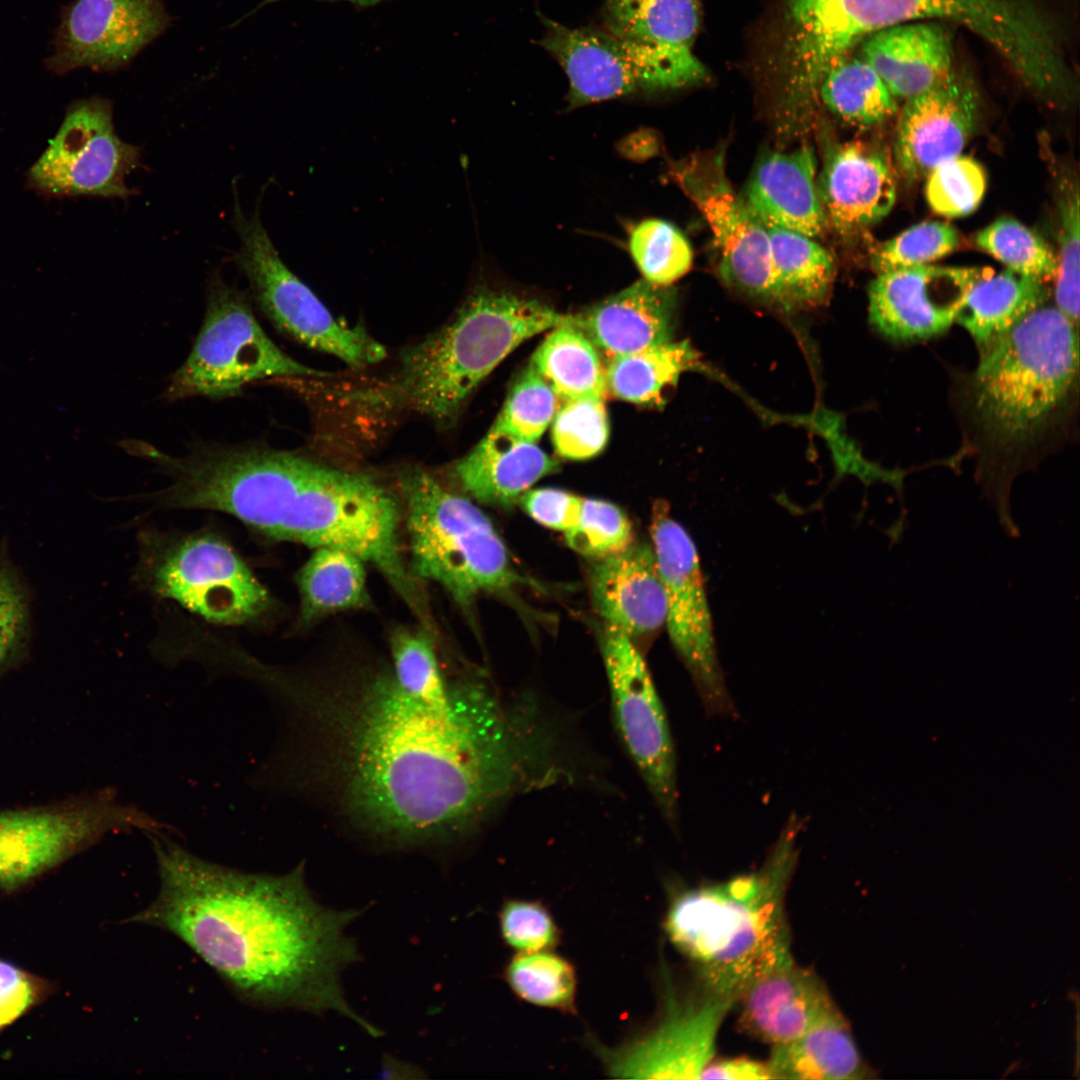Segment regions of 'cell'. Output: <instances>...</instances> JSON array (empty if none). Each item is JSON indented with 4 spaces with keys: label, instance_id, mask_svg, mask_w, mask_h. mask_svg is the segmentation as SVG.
I'll use <instances>...</instances> for the list:
<instances>
[{
    "label": "cell",
    "instance_id": "32",
    "mask_svg": "<svg viewBox=\"0 0 1080 1080\" xmlns=\"http://www.w3.org/2000/svg\"><path fill=\"white\" fill-rule=\"evenodd\" d=\"M766 229L778 304L792 309L823 303L835 274L830 252L804 234L776 227Z\"/></svg>",
    "mask_w": 1080,
    "mask_h": 1080
},
{
    "label": "cell",
    "instance_id": "5",
    "mask_svg": "<svg viewBox=\"0 0 1080 1080\" xmlns=\"http://www.w3.org/2000/svg\"><path fill=\"white\" fill-rule=\"evenodd\" d=\"M1077 327L1045 303L982 352L971 377L969 405L983 442L1015 460L1035 444L1076 385Z\"/></svg>",
    "mask_w": 1080,
    "mask_h": 1080
},
{
    "label": "cell",
    "instance_id": "3",
    "mask_svg": "<svg viewBox=\"0 0 1080 1080\" xmlns=\"http://www.w3.org/2000/svg\"><path fill=\"white\" fill-rule=\"evenodd\" d=\"M799 826L790 818L758 871L688 890L668 911V936L696 966L702 988L734 1004L754 982L794 961L784 899Z\"/></svg>",
    "mask_w": 1080,
    "mask_h": 1080
},
{
    "label": "cell",
    "instance_id": "44",
    "mask_svg": "<svg viewBox=\"0 0 1080 1080\" xmlns=\"http://www.w3.org/2000/svg\"><path fill=\"white\" fill-rule=\"evenodd\" d=\"M958 243V232L950 224L922 222L881 245L872 264L878 273L927 265L950 254Z\"/></svg>",
    "mask_w": 1080,
    "mask_h": 1080
},
{
    "label": "cell",
    "instance_id": "6",
    "mask_svg": "<svg viewBox=\"0 0 1080 1080\" xmlns=\"http://www.w3.org/2000/svg\"><path fill=\"white\" fill-rule=\"evenodd\" d=\"M398 482L417 580L439 584L463 609L518 580L504 542L469 498L418 466L402 469Z\"/></svg>",
    "mask_w": 1080,
    "mask_h": 1080
},
{
    "label": "cell",
    "instance_id": "47",
    "mask_svg": "<svg viewBox=\"0 0 1080 1080\" xmlns=\"http://www.w3.org/2000/svg\"><path fill=\"white\" fill-rule=\"evenodd\" d=\"M48 991L46 981L0 958V1031L40 1003Z\"/></svg>",
    "mask_w": 1080,
    "mask_h": 1080
},
{
    "label": "cell",
    "instance_id": "43",
    "mask_svg": "<svg viewBox=\"0 0 1080 1080\" xmlns=\"http://www.w3.org/2000/svg\"><path fill=\"white\" fill-rule=\"evenodd\" d=\"M568 546L579 554L604 558L632 544V525L613 503L583 498L576 524L564 533Z\"/></svg>",
    "mask_w": 1080,
    "mask_h": 1080
},
{
    "label": "cell",
    "instance_id": "37",
    "mask_svg": "<svg viewBox=\"0 0 1080 1080\" xmlns=\"http://www.w3.org/2000/svg\"><path fill=\"white\" fill-rule=\"evenodd\" d=\"M975 242L1009 269L1043 282L1053 280L1057 257L1036 232L1010 217H1001L980 230Z\"/></svg>",
    "mask_w": 1080,
    "mask_h": 1080
},
{
    "label": "cell",
    "instance_id": "36",
    "mask_svg": "<svg viewBox=\"0 0 1080 1080\" xmlns=\"http://www.w3.org/2000/svg\"><path fill=\"white\" fill-rule=\"evenodd\" d=\"M392 673L397 682L417 697L441 701L454 692L460 674L448 676L424 632L399 630L391 639Z\"/></svg>",
    "mask_w": 1080,
    "mask_h": 1080
},
{
    "label": "cell",
    "instance_id": "35",
    "mask_svg": "<svg viewBox=\"0 0 1080 1080\" xmlns=\"http://www.w3.org/2000/svg\"><path fill=\"white\" fill-rule=\"evenodd\" d=\"M629 251L643 278L658 286H670L684 276L693 260L691 245L673 224L645 219L629 234Z\"/></svg>",
    "mask_w": 1080,
    "mask_h": 1080
},
{
    "label": "cell",
    "instance_id": "21",
    "mask_svg": "<svg viewBox=\"0 0 1080 1080\" xmlns=\"http://www.w3.org/2000/svg\"><path fill=\"white\" fill-rule=\"evenodd\" d=\"M735 1003L741 1026L771 1045L798 1038L841 1014L821 979L794 961L754 982Z\"/></svg>",
    "mask_w": 1080,
    "mask_h": 1080
},
{
    "label": "cell",
    "instance_id": "23",
    "mask_svg": "<svg viewBox=\"0 0 1080 1080\" xmlns=\"http://www.w3.org/2000/svg\"><path fill=\"white\" fill-rule=\"evenodd\" d=\"M589 585L597 613L631 639L665 624V593L652 545L632 543L601 558L592 569Z\"/></svg>",
    "mask_w": 1080,
    "mask_h": 1080
},
{
    "label": "cell",
    "instance_id": "34",
    "mask_svg": "<svg viewBox=\"0 0 1080 1080\" xmlns=\"http://www.w3.org/2000/svg\"><path fill=\"white\" fill-rule=\"evenodd\" d=\"M819 101L848 123L874 126L897 111L895 97L862 58H842L824 76Z\"/></svg>",
    "mask_w": 1080,
    "mask_h": 1080
},
{
    "label": "cell",
    "instance_id": "24",
    "mask_svg": "<svg viewBox=\"0 0 1080 1080\" xmlns=\"http://www.w3.org/2000/svg\"><path fill=\"white\" fill-rule=\"evenodd\" d=\"M817 162L811 146L769 152L755 166L742 194L766 227L816 238L828 222L817 192Z\"/></svg>",
    "mask_w": 1080,
    "mask_h": 1080
},
{
    "label": "cell",
    "instance_id": "49",
    "mask_svg": "<svg viewBox=\"0 0 1080 1080\" xmlns=\"http://www.w3.org/2000/svg\"><path fill=\"white\" fill-rule=\"evenodd\" d=\"M700 1079H772L767 1063L746 1057L711 1061L701 1073Z\"/></svg>",
    "mask_w": 1080,
    "mask_h": 1080
},
{
    "label": "cell",
    "instance_id": "1",
    "mask_svg": "<svg viewBox=\"0 0 1080 1080\" xmlns=\"http://www.w3.org/2000/svg\"><path fill=\"white\" fill-rule=\"evenodd\" d=\"M259 687L283 718L262 762L270 789L324 791L350 827L392 848L448 844L561 773L540 704L472 673L442 701L406 691L391 669L320 687L270 667Z\"/></svg>",
    "mask_w": 1080,
    "mask_h": 1080
},
{
    "label": "cell",
    "instance_id": "9",
    "mask_svg": "<svg viewBox=\"0 0 1080 1080\" xmlns=\"http://www.w3.org/2000/svg\"><path fill=\"white\" fill-rule=\"evenodd\" d=\"M537 45L562 67L569 81L568 105L697 86L710 78L697 56L687 57L618 35L601 25L571 28L540 14Z\"/></svg>",
    "mask_w": 1080,
    "mask_h": 1080
},
{
    "label": "cell",
    "instance_id": "42",
    "mask_svg": "<svg viewBox=\"0 0 1080 1080\" xmlns=\"http://www.w3.org/2000/svg\"><path fill=\"white\" fill-rule=\"evenodd\" d=\"M986 176L981 165L957 156L936 166L928 175L926 198L939 215L954 218L972 213L982 201Z\"/></svg>",
    "mask_w": 1080,
    "mask_h": 1080
},
{
    "label": "cell",
    "instance_id": "19",
    "mask_svg": "<svg viewBox=\"0 0 1080 1080\" xmlns=\"http://www.w3.org/2000/svg\"><path fill=\"white\" fill-rule=\"evenodd\" d=\"M978 112L979 95L966 72L953 70L929 90L908 99L894 143L902 175L916 181L959 156L976 127Z\"/></svg>",
    "mask_w": 1080,
    "mask_h": 1080
},
{
    "label": "cell",
    "instance_id": "46",
    "mask_svg": "<svg viewBox=\"0 0 1080 1080\" xmlns=\"http://www.w3.org/2000/svg\"><path fill=\"white\" fill-rule=\"evenodd\" d=\"M25 594L7 570L0 568V674L23 653L28 637Z\"/></svg>",
    "mask_w": 1080,
    "mask_h": 1080
},
{
    "label": "cell",
    "instance_id": "7",
    "mask_svg": "<svg viewBox=\"0 0 1080 1080\" xmlns=\"http://www.w3.org/2000/svg\"><path fill=\"white\" fill-rule=\"evenodd\" d=\"M327 373L284 353L257 321L250 298L214 274L206 310L193 347L169 378L162 398H230L256 381L271 378H322Z\"/></svg>",
    "mask_w": 1080,
    "mask_h": 1080
},
{
    "label": "cell",
    "instance_id": "38",
    "mask_svg": "<svg viewBox=\"0 0 1080 1080\" xmlns=\"http://www.w3.org/2000/svg\"><path fill=\"white\" fill-rule=\"evenodd\" d=\"M512 990L535 1005L568 1009L575 996V973L560 956L545 951L521 952L506 969Z\"/></svg>",
    "mask_w": 1080,
    "mask_h": 1080
},
{
    "label": "cell",
    "instance_id": "12",
    "mask_svg": "<svg viewBox=\"0 0 1080 1080\" xmlns=\"http://www.w3.org/2000/svg\"><path fill=\"white\" fill-rule=\"evenodd\" d=\"M652 547L662 579L671 642L691 674L708 712L730 714L733 706L718 661L713 622L698 551L689 533L657 506L651 521Z\"/></svg>",
    "mask_w": 1080,
    "mask_h": 1080
},
{
    "label": "cell",
    "instance_id": "16",
    "mask_svg": "<svg viewBox=\"0 0 1080 1080\" xmlns=\"http://www.w3.org/2000/svg\"><path fill=\"white\" fill-rule=\"evenodd\" d=\"M172 21L163 0H74L64 7L47 68L125 69Z\"/></svg>",
    "mask_w": 1080,
    "mask_h": 1080
},
{
    "label": "cell",
    "instance_id": "8",
    "mask_svg": "<svg viewBox=\"0 0 1080 1080\" xmlns=\"http://www.w3.org/2000/svg\"><path fill=\"white\" fill-rule=\"evenodd\" d=\"M136 576L152 594L212 624L255 623L272 608L268 590L246 562L210 532L145 533Z\"/></svg>",
    "mask_w": 1080,
    "mask_h": 1080
},
{
    "label": "cell",
    "instance_id": "39",
    "mask_svg": "<svg viewBox=\"0 0 1080 1080\" xmlns=\"http://www.w3.org/2000/svg\"><path fill=\"white\" fill-rule=\"evenodd\" d=\"M559 398L529 364L514 383L492 428L536 443L551 424Z\"/></svg>",
    "mask_w": 1080,
    "mask_h": 1080
},
{
    "label": "cell",
    "instance_id": "29",
    "mask_svg": "<svg viewBox=\"0 0 1080 1080\" xmlns=\"http://www.w3.org/2000/svg\"><path fill=\"white\" fill-rule=\"evenodd\" d=\"M601 26L615 35L693 57L700 0H605Z\"/></svg>",
    "mask_w": 1080,
    "mask_h": 1080
},
{
    "label": "cell",
    "instance_id": "26",
    "mask_svg": "<svg viewBox=\"0 0 1080 1080\" xmlns=\"http://www.w3.org/2000/svg\"><path fill=\"white\" fill-rule=\"evenodd\" d=\"M557 470L558 463L536 443L491 428L451 472L461 490L477 502L505 507Z\"/></svg>",
    "mask_w": 1080,
    "mask_h": 1080
},
{
    "label": "cell",
    "instance_id": "28",
    "mask_svg": "<svg viewBox=\"0 0 1080 1080\" xmlns=\"http://www.w3.org/2000/svg\"><path fill=\"white\" fill-rule=\"evenodd\" d=\"M772 1079H863L874 1077L841 1013L791 1041L772 1045Z\"/></svg>",
    "mask_w": 1080,
    "mask_h": 1080
},
{
    "label": "cell",
    "instance_id": "10",
    "mask_svg": "<svg viewBox=\"0 0 1080 1080\" xmlns=\"http://www.w3.org/2000/svg\"><path fill=\"white\" fill-rule=\"evenodd\" d=\"M174 828L105 788L61 804L0 811V890H16L110 833Z\"/></svg>",
    "mask_w": 1080,
    "mask_h": 1080
},
{
    "label": "cell",
    "instance_id": "17",
    "mask_svg": "<svg viewBox=\"0 0 1080 1080\" xmlns=\"http://www.w3.org/2000/svg\"><path fill=\"white\" fill-rule=\"evenodd\" d=\"M991 272L927 264L878 273L868 287L869 320L893 341L939 335L956 321L973 284Z\"/></svg>",
    "mask_w": 1080,
    "mask_h": 1080
},
{
    "label": "cell",
    "instance_id": "14",
    "mask_svg": "<svg viewBox=\"0 0 1080 1080\" xmlns=\"http://www.w3.org/2000/svg\"><path fill=\"white\" fill-rule=\"evenodd\" d=\"M669 175L706 220L723 280L748 295L778 303L767 229L733 189L724 148L690 154L672 163Z\"/></svg>",
    "mask_w": 1080,
    "mask_h": 1080
},
{
    "label": "cell",
    "instance_id": "50",
    "mask_svg": "<svg viewBox=\"0 0 1080 1080\" xmlns=\"http://www.w3.org/2000/svg\"><path fill=\"white\" fill-rule=\"evenodd\" d=\"M276 1H279V0H264L261 3L260 6L266 5V4H269V3H273V2H276ZM319 1H347V2H350L351 4H353L356 7L366 8V7H373V6L381 3L384 0H319Z\"/></svg>",
    "mask_w": 1080,
    "mask_h": 1080
},
{
    "label": "cell",
    "instance_id": "27",
    "mask_svg": "<svg viewBox=\"0 0 1080 1080\" xmlns=\"http://www.w3.org/2000/svg\"><path fill=\"white\" fill-rule=\"evenodd\" d=\"M1044 282L1007 268L980 278L969 289L956 321L987 350L1034 309L1044 304Z\"/></svg>",
    "mask_w": 1080,
    "mask_h": 1080
},
{
    "label": "cell",
    "instance_id": "48",
    "mask_svg": "<svg viewBox=\"0 0 1080 1080\" xmlns=\"http://www.w3.org/2000/svg\"><path fill=\"white\" fill-rule=\"evenodd\" d=\"M582 500L564 490L542 488L526 491L518 501L536 522L565 533L576 524Z\"/></svg>",
    "mask_w": 1080,
    "mask_h": 1080
},
{
    "label": "cell",
    "instance_id": "45",
    "mask_svg": "<svg viewBox=\"0 0 1080 1080\" xmlns=\"http://www.w3.org/2000/svg\"><path fill=\"white\" fill-rule=\"evenodd\" d=\"M500 927L505 941L520 952L546 950L558 937L550 914L536 902H507L500 913Z\"/></svg>",
    "mask_w": 1080,
    "mask_h": 1080
},
{
    "label": "cell",
    "instance_id": "11",
    "mask_svg": "<svg viewBox=\"0 0 1080 1080\" xmlns=\"http://www.w3.org/2000/svg\"><path fill=\"white\" fill-rule=\"evenodd\" d=\"M240 248L234 255L268 320L297 342L360 369L386 357L385 347L361 325L335 319L315 293L282 261L258 211L247 216L235 193L233 217Z\"/></svg>",
    "mask_w": 1080,
    "mask_h": 1080
},
{
    "label": "cell",
    "instance_id": "22",
    "mask_svg": "<svg viewBox=\"0 0 1080 1080\" xmlns=\"http://www.w3.org/2000/svg\"><path fill=\"white\" fill-rule=\"evenodd\" d=\"M676 311V294L669 286L654 285L645 279L591 306L568 316L607 362L671 341Z\"/></svg>",
    "mask_w": 1080,
    "mask_h": 1080
},
{
    "label": "cell",
    "instance_id": "30",
    "mask_svg": "<svg viewBox=\"0 0 1080 1080\" xmlns=\"http://www.w3.org/2000/svg\"><path fill=\"white\" fill-rule=\"evenodd\" d=\"M530 365L553 389L559 401L605 400L606 371L593 343L568 322L554 327L533 354Z\"/></svg>",
    "mask_w": 1080,
    "mask_h": 1080
},
{
    "label": "cell",
    "instance_id": "2",
    "mask_svg": "<svg viewBox=\"0 0 1080 1080\" xmlns=\"http://www.w3.org/2000/svg\"><path fill=\"white\" fill-rule=\"evenodd\" d=\"M147 836L159 891L128 922L180 939L250 1005L336 1012L370 1036L382 1034L348 1004L341 986L344 970L360 960L346 929L362 910L318 902L303 863L281 875L249 873L205 860L167 833Z\"/></svg>",
    "mask_w": 1080,
    "mask_h": 1080
},
{
    "label": "cell",
    "instance_id": "31",
    "mask_svg": "<svg viewBox=\"0 0 1080 1080\" xmlns=\"http://www.w3.org/2000/svg\"><path fill=\"white\" fill-rule=\"evenodd\" d=\"M364 561L347 550L320 547L298 571L300 621L366 606L369 601Z\"/></svg>",
    "mask_w": 1080,
    "mask_h": 1080
},
{
    "label": "cell",
    "instance_id": "41",
    "mask_svg": "<svg viewBox=\"0 0 1080 1080\" xmlns=\"http://www.w3.org/2000/svg\"><path fill=\"white\" fill-rule=\"evenodd\" d=\"M1077 180H1064L1058 204L1059 252L1055 274L1056 307L1073 324L1079 319L1080 207Z\"/></svg>",
    "mask_w": 1080,
    "mask_h": 1080
},
{
    "label": "cell",
    "instance_id": "4",
    "mask_svg": "<svg viewBox=\"0 0 1080 1080\" xmlns=\"http://www.w3.org/2000/svg\"><path fill=\"white\" fill-rule=\"evenodd\" d=\"M565 318L538 300L478 290L444 326L402 350L388 381L351 391L348 402L376 415L414 411L449 428L470 394L509 353Z\"/></svg>",
    "mask_w": 1080,
    "mask_h": 1080
},
{
    "label": "cell",
    "instance_id": "20",
    "mask_svg": "<svg viewBox=\"0 0 1080 1080\" xmlns=\"http://www.w3.org/2000/svg\"><path fill=\"white\" fill-rule=\"evenodd\" d=\"M828 224L854 235L882 220L896 199V183L886 154L877 147L846 142L830 147L817 178Z\"/></svg>",
    "mask_w": 1080,
    "mask_h": 1080
},
{
    "label": "cell",
    "instance_id": "40",
    "mask_svg": "<svg viewBox=\"0 0 1080 1080\" xmlns=\"http://www.w3.org/2000/svg\"><path fill=\"white\" fill-rule=\"evenodd\" d=\"M609 426L604 400L561 401L552 420V442L563 458L585 460L605 447Z\"/></svg>",
    "mask_w": 1080,
    "mask_h": 1080
},
{
    "label": "cell",
    "instance_id": "13",
    "mask_svg": "<svg viewBox=\"0 0 1080 1080\" xmlns=\"http://www.w3.org/2000/svg\"><path fill=\"white\" fill-rule=\"evenodd\" d=\"M140 150L121 140L113 104L100 96L71 103L48 147L27 173V185L50 197H129L126 177L137 168Z\"/></svg>",
    "mask_w": 1080,
    "mask_h": 1080
},
{
    "label": "cell",
    "instance_id": "33",
    "mask_svg": "<svg viewBox=\"0 0 1080 1080\" xmlns=\"http://www.w3.org/2000/svg\"><path fill=\"white\" fill-rule=\"evenodd\" d=\"M687 341L668 342L609 360L605 365L608 393L637 403H663V393L697 361Z\"/></svg>",
    "mask_w": 1080,
    "mask_h": 1080
},
{
    "label": "cell",
    "instance_id": "18",
    "mask_svg": "<svg viewBox=\"0 0 1080 1080\" xmlns=\"http://www.w3.org/2000/svg\"><path fill=\"white\" fill-rule=\"evenodd\" d=\"M734 1003L702 988L683 1002L668 999L659 1025L648 1035L609 1057L616 1077L700 1079L712 1061L721 1024Z\"/></svg>",
    "mask_w": 1080,
    "mask_h": 1080
},
{
    "label": "cell",
    "instance_id": "15",
    "mask_svg": "<svg viewBox=\"0 0 1080 1080\" xmlns=\"http://www.w3.org/2000/svg\"><path fill=\"white\" fill-rule=\"evenodd\" d=\"M602 656L618 734L667 822L678 819L676 756L663 704L631 638L606 625Z\"/></svg>",
    "mask_w": 1080,
    "mask_h": 1080
},
{
    "label": "cell",
    "instance_id": "25",
    "mask_svg": "<svg viewBox=\"0 0 1080 1080\" xmlns=\"http://www.w3.org/2000/svg\"><path fill=\"white\" fill-rule=\"evenodd\" d=\"M862 59L895 98L919 95L953 71L952 38L938 21H917L879 30L862 41Z\"/></svg>",
    "mask_w": 1080,
    "mask_h": 1080
}]
</instances>
